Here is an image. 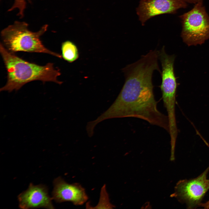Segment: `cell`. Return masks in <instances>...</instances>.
I'll list each match as a JSON object with an SVG mask.
<instances>
[{
  "label": "cell",
  "mask_w": 209,
  "mask_h": 209,
  "mask_svg": "<svg viewBox=\"0 0 209 209\" xmlns=\"http://www.w3.org/2000/svg\"><path fill=\"white\" fill-rule=\"evenodd\" d=\"M157 69L155 63L144 58L123 68L125 81L119 94L106 111L91 121V126L95 127L108 119L134 117L145 120L169 132L167 116L158 109L153 92L152 75Z\"/></svg>",
  "instance_id": "6da1fadb"
},
{
  "label": "cell",
  "mask_w": 209,
  "mask_h": 209,
  "mask_svg": "<svg viewBox=\"0 0 209 209\" xmlns=\"http://www.w3.org/2000/svg\"><path fill=\"white\" fill-rule=\"evenodd\" d=\"M0 52L7 72V81L0 89L1 91L10 92L19 90L29 82L39 80L51 82L61 84L62 82L57 79L61 75L60 69L53 63L44 66L27 62L8 51L1 43Z\"/></svg>",
  "instance_id": "7a4b0ae2"
},
{
  "label": "cell",
  "mask_w": 209,
  "mask_h": 209,
  "mask_svg": "<svg viewBox=\"0 0 209 209\" xmlns=\"http://www.w3.org/2000/svg\"><path fill=\"white\" fill-rule=\"evenodd\" d=\"M28 26L25 22L16 21L1 31L2 44L8 51L13 53L19 51L45 53L62 58L61 55L46 48L41 40L40 37L47 30V25L36 32L30 30Z\"/></svg>",
  "instance_id": "3957f363"
},
{
  "label": "cell",
  "mask_w": 209,
  "mask_h": 209,
  "mask_svg": "<svg viewBox=\"0 0 209 209\" xmlns=\"http://www.w3.org/2000/svg\"><path fill=\"white\" fill-rule=\"evenodd\" d=\"M180 17L181 37L188 46L201 45L209 39V16L203 2L195 4L191 10Z\"/></svg>",
  "instance_id": "277c9868"
},
{
  "label": "cell",
  "mask_w": 209,
  "mask_h": 209,
  "mask_svg": "<svg viewBox=\"0 0 209 209\" xmlns=\"http://www.w3.org/2000/svg\"><path fill=\"white\" fill-rule=\"evenodd\" d=\"M209 171V166L196 178L179 181L175 187V191L171 195L172 197L185 203L188 208H194L199 206L209 190V179L207 178Z\"/></svg>",
  "instance_id": "5b68a950"
},
{
  "label": "cell",
  "mask_w": 209,
  "mask_h": 209,
  "mask_svg": "<svg viewBox=\"0 0 209 209\" xmlns=\"http://www.w3.org/2000/svg\"><path fill=\"white\" fill-rule=\"evenodd\" d=\"M52 198L56 202L70 201L75 205L84 204L88 197L84 189L79 183L70 184L59 177L53 181Z\"/></svg>",
  "instance_id": "8992f818"
},
{
  "label": "cell",
  "mask_w": 209,
  "mask_h": 209,
  "mask_svg": "<svg viewBox=\"0 0 209 209\" xmlns=\"http://www.w3.org/2000/svg\"><path fill=\"white\" fill-rule=\"evenodd\" d=\"M18 198L20 208H54L53 198L49 195L47 188L42 184L34 185L30 183L28 189L20 193Z\"/></svg>",
  "instance_id": "52a82bcc"
},
{
  "label": "cell",
  "mask_w": 209,
  "mask_h": 209,
  "mask_svg": "<svg viewBox=\"0 0 209 209\" xmlns=\"http://www.w3.org/2000/svg\"><path fill=\"white\" fill-rule=\"evenodd\" d=\"M186 7V3L182 0H143L138 12L144 22L154 16L174 13L179 9Z\"/></svg>",
  "instance_id": "ba28073f"
},
{
  "label": "cell",
  "mask_w": 209,
  "mask_h": 209,
  "mask_svg": "<svg viewBox=\"0 0 209 209\" xmlns=\"http://www.w3.org/2000/svg\"><path fill=\"white\" fill-rule=\"evenodd\" d=\"M62 58L69 63H72L77 60L79 57L78 47L72 42L66 41L61 45Z\"/></svg>",
  "instance_id": "9c48e42d"
},
{
  "label": "cell",
  "mask_w": 209,
  "mask_h": 209,
  "mask_svg": "<svg viewBox=\"0 0 209 209\" xmlns=\"http://www.w3.org/2000/svg\"><path fill=\"white\" fill-rule=\"evenodd\" d=\"M26 0L31 3V0H14V3L12 7L8 9V11H10L17 9L19 10L17 15L20 18L23 17L24 16V10L26 5Z\"/></svg>",
  "instance_id": "30bf717a"
},
{
  "label": "cell",
  "mask_w": 209,
  "mask_h": 209,
  "mask_svg": "<svg viewBox=\"0 0 209 209\" xmlns=\"http://www.w3.org/2000/svg\"><path fill=\"white\" fill-rule=\"evenodd\" d=\"M185 3L196 4L198 3L203 2V0H182Z\"/></svg>",
  "instance_id": "8fae6325"
},
{
  "label": "cell",
  "mask_w": 209,
  "mask_h": 209,
  "mask_svg": "<svg viewBox=\"0 0 209 209\" xmlns=\"http://www.w3.org/2000/svg\"><path fill=\"white\" fill-rule=\"evenodd\" d=\"M200 206L203 207L205 208H209V200L205 203H201L200 205Z\"/></svg>",
  "instance_id": "7c38bea8"
}]
</instances>
